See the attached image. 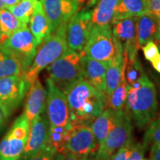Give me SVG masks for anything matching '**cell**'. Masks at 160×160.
<instances>
[{"mask_svg":"<svg viewBox=\"0 0 160 160\" xmlns=\"http://www.w3.org/2000/svg\"><path fill=\"white\" fill-rule=\"evenodd\" d=\"M50 124L45 111L33 120L21 160H29L47 143Z\"/></svg>","mask_w":160,"mask_h":160,"instance_id":"obj_15","label":"cell"},{"mask_svg":"<svg viewBox=\"0 0 160 160\" xmlns=\"http://www.w3.org/2000/svg\"><path fill=\"white\" fill-rule=\"evenodd\" d=\"M67 24L60 25L39 45L33 62L22 75L29 88L44 69L54 62L68 49L66 40Z\"/></svg>","mask_w":160,"mask_h":160,"instance_id":"obj_3","label":"cell"},{"mask_svg":"<svg viewBox=\"0 0 160 160\" xmlns=\"http://www.w3.org/2000/svg\"><path fill=\"white\" fill-rule=\"evenodd\" d=\"M159 105L156 88L147 75L130 86L126 113L139 129H143L157 117Z\"/></svg>","mask_w":160,"mask_h":160,"instance_id":"obj_2","label":"cell"},{"mask_svg":"<svg viewBox=\"0 0 160 160\" xmlns=\"http://www.w3.org/2000/svg\"><path fill=\"white\" fill-rule=\"evenodd\" d=\"M138 18L128 17L111 23L113 34L122 49L124 57L128 60L137 58L138 50L140 48L137 34Z\"/></svg>","mask_w":160,"mask_h":160,"instance_id":"obj_12","label":"cell"},{"mask_svg":"<svg viewBox=\"0 0 160 160\" xmlns=\"http://www.w3.org/2000/svg\"><path fill=\"white\" fill-rule=\"evenodd\" d=\"M47 91L43 87L39 77L31 84L27 92L24 114L30 125L38 116L45 111Z\"/></svg>","mask_w":160,"mask_h":160,"instance_id":"obj_17","label":"cell"},{"mask_svg":"<svg viewBox=\"0 0 160 160\" xmlns=\"http://www.w3.org/2000/svg\"><path fill=\"white\" fill-rule=\"evenodd\" d=\"M133 144L134 142L132 140L127 145L123 146L117 153H114V155L111 158V160H128L131 154L132 150H133Z\"/></svg>","mask_w":160,"mask_h":160,"instance_id":"obj_33","label":"cell"},{"mask_svg":"<svg viewBox=\"0 0 160 160\" xmlns=\"http://www.w3.org/2000/svg\"><path fill=\"white\" fill-rule=\"evenodd\" d=\"M147 13L157 19L160 18V0H146Z\"/></svg>","mask_w":160,"mask_h":160,"instance_id":"obj_34","label":"cell"},{"mask_svg":"<svg viewBox=\"0 0 160 160\" xmlns=\"http://www.w3.org/2000/svg\"><path fill=\"white\" fill-rule=\"evenodd\" d=\"M132 121L125 111H121L113 129L100 144L98 151L113 157L120 148L132 140Z\"/></svg>","mask_w":160,"mask_h":160,"instance_id":"obj_13","label":"cell"},{"mask_svg":"<svg viewBox=\"0 0 160 160\" xmlns=\"http://www.w3.org/2000/svg\"><path fill=\"white\" fill-rule=\"evenodd\" d=\"M111 157H108L105 153H102L97 151V153L91 155L86 160H111Z\"/></svg>","mask_w":160,"mask_h":160,"instance_id":"obj_37","label":"cell"},{"mask_svg":"<svg viewBox=\"0 0 160 160\" xmlns=\"http://www.w3.org/2000/svg\"><path fill=\"white\" fill-rule=\"evenodd\" d=\"M146 148H147L143 143H134L128 160H142L143 159Z\"/></svg>","mask_w":160,"mask_h":160,"instance_id":"obj_35","label":"cell"},{"mask_svg":"<svg viewBox=\"0 0 160 160\" xmlns=\"http://www.w3.org/2000/svg\"><path fill=\"white\" fill-rule=\"evenodd\" d=\"M2 2L5 4L6 6V8H8L10 7H12V6H14L17 5L18 2H19L21 0H1Z\"/></svg>","mask_w":160,"mask_h":160,"instance_id":"obj_39","label":"cell"},{"mask_svg":"<svg viewBox=\"0 0 160 160\" xmlns=\"http://www.w3.org/2000/svg\"><path fill=\"white\" fill-rule=\"evenodd\" d=\"M155 41L157 42V44L160 42V18L159 19H158V31H157V36H156V38H155Z\"/></svg>","mask_w":160,"mask_h":160,"instance_id":"obj_42","label":"cell"},{"mask_svg":"<svg viewBox=\"0 0 160 160\" xmlns=\"http://www.w3.org/2000/svg\"><path fill=\"white\" fill-rule=\"evenodd\" d=\"M39 0H21L17 5L8 8L10 11L24 24L29 22Z\"/></svg>","mask_w":160,"mask_h":160,"instance_id":"obj_28","label":"cell"},{"mask_svg":"<svg viewBox=\"0 0 160 160\" xmlns=\"http://www.w3.org/2000/svg\"><path fill=\"white\" fill-rule=\"evenodd\" d=\"M71 125L68 122L65 126H50L48 143L54 149L56 153L65 157L68 153Z\"/></svg>","mask_w":160,"mask_h":160,"instance_id":"obj_23","label":"cell"},{"mask_svg":"<svg viewBox=\"0 0 160 160\" xmlns=\"http://www.w3.org/2000/svg\"><path fill=\"white\" fill-rule=\"evenodd\" d=\"M151 159L160 160V144L153 145L151 150Z\"/></svg>","mask_w":160,"mask_h":160,"instance_id":"obj_36","label":"cell"},{"mask_svg":"<svg viewBox=\"0 0 160 160\" xmlns=\"http://www.w3.org/2000/svg\"><path fill=\"white\" fill-rule=\"evenodd\" d=\"M52 160H64V156L58 154V153H57V154L54 156V157L53 158V159H52Z\"/></svg>","mask_w":160,"mask_h":160,"instance_id":"obj_44","label":"cell"},{"mask_svg":"<svg viewBox=\"0 0 160 160\" xmlns=\"http://www.w3.org/2000/svg\"><path fill=\"white\" fill-rule=\"evenodd\" d=\"M16 75H23L21 64L0 44V79Z\"/></svg>","mask_w":160,"mask_h":160,"instance_id":"obj_25","label":"cell"},{"mask_svg":"<svg viewBox=\"0 0 160 160\" xmlns=\"http://www.w3.org/2000/svg\"><path fill=\"white\" fill-rule=\"evenodd\" d=\"M71 133L67 145L68 152L75 154L80 160H86L99 149V144L91 129V124L71 122Z\"/></svg>","mask_w":160,"mask_h":160,"instance_id":"obj_9","label":"cell"},{"mask_svg":"<svg viewBox=\"0 0 160 160\" xmlns=\"http://www.w3.org/2000/svg\"><path fill=\"white\" fill-rule=\"evenodd\" d=\"M84 0H43L44 10L51 25V33L68 23L78 11Z\"/></svg>","mask_w":160,"mask_h":160,"instance_id":"obj_14","label":"cell"},{"mask_svg":"<svg viewBox=\"0 0 160 160\" xmlns=\"http://www.w3.org/2000/svg\"><path fill=\"white\" fill-rule=\"evenodd\" d=\"M46 110L50 126H65L70 121L68 103L65 93L48 78Z\"/></svg>","mask_w":160,"mask_h":160,"instance_id":"obj_11","label":"cell"},{"mask_svg":"<svg viewBox=\"0 0 160 160\" xmlns=\"http://www.w3.org/2000/svg\"><path fill=\"white\" fill-rule=\"evenodd\" d=\"M151 62L153 68H154L158 73H160V54L158 55L154 59L152 60Z\"/></svg>","mask_w":160,"mask_h":160,"instance_id":"obj_38","label":"cell"},{"mask_svg":"<svg viewBox=\"0 0 160 160\" xmlns=\"http://www.w3.org/2000/svg\"><path fill=\"white\" fill-rule=\"evenodd\" d=\"M142 49L144 56L148 61L151 62L159 54V51L158 48V45L153 41H150L146 43L145 45L141 47Z\"/></svg>","mask_w":160,"mask_h":160,"instance_id":"obj_32","label":"cell"},{"mask_svg":"<svg viewBox=\"0 0 160 160\" xmlns=\"http://www.w3.org/2000/svg\"><path fill=\"white\" fill-rule=\"evenodd\" d=\"M146 13V0H119L111 23L128 17H139Z\"/></svg>","mask_w":160,"mask_h":160,"instance_id":"obj_21","label":"cell"},{"mask_svg":"<svg viewBox=\"0 0 160 160\" xmlns=\"http://www.w3.org/2000/svg\"><path fill=\"white\" fill-rule=\"evenodd\" d=\"M47 70L49 79L66 93L73 84L83 78L81 53L68 48Z\"/></svg>","mask_w":160,"mask_h":160,"instance_id":"obj_4","label":"cell"},{"mask_svg":"<svg viewBox=\"0 0 160 160\" xmlns=\"http://www.w3.org/2000/svg\"><path fill=\"white\" fill-rule=\"evenodd\" d=\"M120 112L108 108L93 120L91 123V129L97 143L100 145L117 123Z\"/></svg>","mask_w":160,"mask_h":160,"instance_id":"obj_19","label":"cell"},{"mask_svg":"<svg viewBox=\"0 0 160 160\" xmlns=\"http://www.w3.org/2000/svg\"><path fill=\"white\" fill-rule=\"evenodd\" d=\"M29 86L22 76H11L0 79V108L8 119L22 102Z\"/></svg>","mask_w":160,"mask_h":160,"instance_id":"obj_8","label":"cell"},{"mask_svg":"<svg viewBox=\"0 0 160 160\" xmlns=\"http://www.w3.org/2000/svg\"><path fill=\"white\" fill-rule=\"evenodd\" d=\"M7 119H5V116H4L2 111L1 108H0V132H1L4 129L5 125V122Z\"/></svg>","mask_w":160,"mask_h":160,"instance_id":"obj_40","label":"cell"},{"mask_svg":"<svg viewBox=\"0 0 160 160\" xmlns=\"http://www.w3.org/2000/svg\"><path fill=\"white\" fill-rule=\"evenodd\" d=\"M99 0H88V4H87V8H91L93 7L95 5H97Z\"/></svg>","mask_w":160,"mask_h":160,"instance_id":"obj_43","label":"cell"},{"mask_svg":"<svg viewBox=\"0 0 160 160\" xmlns=\"http://www.w3.org/2000/svg\"><path fill=\"white\" fill-rule=\"evenodd\" d=\"M158 48H159V51H160V42L158 43Z\"/></svg>","mask_w":160,"mask_h":160,"instance_id":"obj_46","label":"cell"},{"mask_svg":"<svg viewBox=\"0 0 160 160\" xmlns=\"http://www.w3.org/2000/svg\"><path fill=\"white\" fill-rule=\"evenodd\" d=\"M129 88L130 85L126 81L125 74H123L119 85L108 97L106 107L117 112L125 111Z\"/></svg>","mask_w":160,"mask_h":160,"instance_id":"obj_26","label":"cell"},{"mask_svg":"<svg viewBox=\"0 0 160 160\" xmlns=\"http://www.w3.org/2000/svg\"><path fill=\"white\" fill-rule=\"evenodd\" d=\"M25 25H28L20 22L8 8L0 10V44Z\"/></svg>","mask_w":160,"mask_h":160,"instance_id":"obj_27","label":"cell"},{"mask_svg":"<svg viewBox=\"0 0 160 160\" xmlns=\"http://www.w3.org/2000/svg\"><path fill=\"white\" fill-rule=\"evenodd\" d=\"M158 31V19L149 14L138 18L137 24V41L139 48L150 41L155 40Z\"/></svg>","mask_w":160,"mask_h":160,"instance_id":"obj_20","label":"cell"},{"mask_svg":"<svg viewBox=\"0 0 160 160\" xmlns=\"http://www.w3.org/2000/svg\"><path fill=\"white\" fill-rule=\"evenodd\" d=\"M125 68L124 74H125V79L128 84L131 86L136 82L141 79L145 73L142 68V66L137 57L131 60L125 59Z\"/></svg>","mask_w":160,"mask_h":160,"instance_id":"obj_29","label":"cell"},{"mask_svg":"<svg viewBox=\"0 0 160 160\" xmlns=\"http://www.w3.org/2000/svg\"><path fill=\"white\" fill-rule=\"evenodd\" d=\"M81 54L105 62H111L118 56L123 54L122 49L113 34L111 25H93Z\"/></svg>","mask_w":160,"mask_h":160,"instance_id":"obj_5","label":"cell"},{"mask_svg":"<svg viewBox=\"0 0 160 160\" xmlns=\"http://www.w3.org/2000/svg\"><path fill=\"white\" fill-rule=\"evenodd\" d=\"M125 59L124 54H120L109 63L105 74L106 94L107 97L119 85L124 74Z\"/></svg>","mask_w":160,"mask_h":160,"instance_id":"obj_24","label":"cell"},{"mask_svg":"<svg viewBox=\"0 0 160 160\" xmlns=\"http://www.w3.org/2000/svg\"><path fill=\"white\" fill-rule=\"evenodd\" d=\"M81 55L83 78L96 90L107 96L105 74L110 62L98 61L87 55Z\"/></svg>","mask_w":160,"mask_h":160,"instance_id":"obj_16","label":"cell"},{"mask_svg":"<svg viewBox=\"0 0 160 160\" xmlns=\"http://www.w3.org/2000/svg\"><path fill=\"white\" fill-rule=\"evenodd\" d=\"M64 160H80L77 156L71 152H68L65 157H64Z\"/></svg>","mask_w":160,"mask_h":160,"instance_id":"obj_41","label":"cell"},{"mask_svg":"<svg viewBox=\"0 0 160 160\" xmlns=\"http://www.w3.org/2000/svg\"><path fill=\"white\" fill-rule=\"evenodd\" d=\"M119 0H99L92 13L93 26L111 25Z\"/></svg>","mask_w":160,"mask_h":160,"instance_id":"obj_22","label":"cell"},{"mask_svg":"<svg viewBox=\"0 0 160 160\" xmlns=\"http://www.w3.org/2000/svg\"><path fill=\"white\" fill-rule=\"evenodd\" d=\"M91 10L77 11L67 24L66 40L69 49L81 53L88 40L93 28Z\"/></svg>","mask_w":160,"mask_h":160,"instance_id":"obj_10","label":"cell"},{"mask_svg":"<svg viewBox=\"0 0 160 160\" xmlns=\"http://www.w3.org/2000/svg\"><path fill=\"white\" fill-rule=\"evenodd\" d=\"M29 130L28 120L22 113L0 142V160H21Z\"/></svg>","mask_w":160,"mask_h":160,"instance_id":"obj_6","label":"cell"},{"mask_svg":"<svg viewBox=\"0 0 160 160\" xmlns=\"http://www.w3.org/2000/svg\"><path fill=\"white\" fill-rule=\"evenodd\" d=\"M142 160H148V159H142Z\"/></svg>","mask_w":160,"mask_h":160,"instance_id":"obj_47","label":"cell"},{"mask_svg":"<svg viewBox=\"0 0 160 160\" xmlns=\"http://www.w3.org/2000/svg\"><path fill=\"white\" fill-rule=\"evenodd\" d=\"M1 45L19 60L23 74L33 62L39 46L28 25L18 29Z\"/></svg>","mask_w":160,"mask_h":160,"instance_id":"obj_7","label":"cell"},{"mask_svg":"<svg viewBox=\"0 0 160 160\" xmlns=\"http://www.w3.org/2000/svg\"><path fill=\"white\" fill-rule=\"evenodd\" d=\"M30 30L39 45L51 33V25L43 6V0H39L29 21Z\"/></svg>","mask_w":160,"mask_h":160,"instance_id":"obj_18","label":"cell"},{"mask_svg":"<svg viewBox=\"0 0 160 160\" xmlns=\"http://www.w3.org/2000/svg\"><path fill=\"white\" fill-rule=\"evenodd\" d=\"M65 95L71 122L91 124L107 105V96L96 90L84 78L73 84Z\"/></svg>","mask_w":160,"mask_h":160,"instance_id":"obj_1","label":"cell"},{"mask_svg":"<svg viewBox=\"0 0 160 160\" xmlns=\"http://www.w3.org/2000/svg\"><path fill=\"white\" fill-rule=\"evenodd\" d=\"M143 144L146 148L149 145L160 144V113L148 125L144 136Z\"/></svg>","mask_w":160,"mask_h":160,"instance_id":"obj_30","label":"cell"},{"mask_svg":"<svg viewBox=\"0 0 160 160\" xmlns=\"http://www.w3.org/2000/svg\"><path fill=\"white\" fill-rule=\"evenodd\" d=\"M56 154L57 153L54 149L47 142L42 148L29 160H52Z\"/></svg>","mask_w":160,"mask_h":160,"instance_id":"obj_31","label":"cell"},{"mask_svg":"<svg viewBox=\"0 0 160 160\" xmlns=\"http://www.w3.org/2000/svg\"><path fill=\"white\" fill-rule=\"evenodd\" d=\"M4 8H6V6L5 5V4H4L0 0V10L4 9Z\"/></svg>","mask_w":160,"mask_h":160,"instance_id":"obj_45","label":"cell"}]
</instances>
